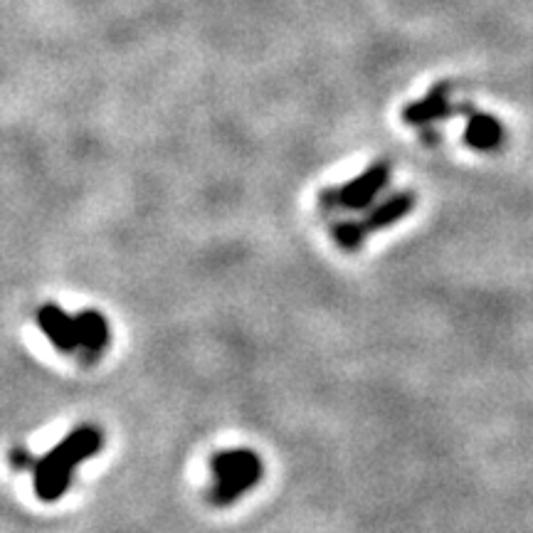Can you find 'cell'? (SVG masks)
I'll list each match as a JSON object with an SVG mask.
<instances>
[{"mask_svg": "<svg viewBox=\"0 0 533 533\" xmlns=\"http://www.w3.org/2000/svg\"><path fill=\"white\" fill-rule=\"evenodd\" d=\"M334 235H336V242L343 247V250H358L363 242V235H366V228H363V223H339L334 228Z\"/></svg>", "mask_w": 533, "mask_h": 533, "instance_id": "8", "label": "cell"}, {"mask_svg": "<svg viewBox=\"0 0 533 533\" xmlns=\"http://www.w3.org/2000/svg\"><path fill=\"white\" fill-rule=\"evenodd\" d=\"M385 181H388V166L378 163V166L368 168L363 176H358L356 181H351L348 186L339 188V191L324 193V203L341 205V208L348 210H361L376 198V193L385 186Z\"/></svg>", "mask_w": 533, "mask_h": 533, "instance_id": "3", "label": "cell"}, {"mask_svg": "<svg viewBox=\"0 0 533 533\" xmlns=\"http://www.w3.org/2000/svg\"><path fill=\"white\" fill-rule=\"evenodd\" d=\"M467 141L474 146V149L489 151L494 146H499L501 141V126L496 124L489 116H474L472 126L467 131Z\"/></svg>", "mask_w": 533, "mask_h": 533, "instance_id": "7", "label": "cell"}, {"mask_svg": "<svg viewBox=\"0 0 533 533\" xmlns=\"http://www.w3.org/2000/svg\"><path fill=\"white\" fill-rule=\"evenodd\" d=\"M104 447L102 430L92 425H82L72 430L60 445L52 447L45 457L35 464V494L42 501L62 499L72 482V469L84 459L97 455Z\"/></svg>", "mask_w": 533, "mask_h": 533, "instance_id": "1", "label": "cell"}, {"mask_svg": "<svg viewBox=\"0 0 533 533\" xmlns=\"http://www.w3.org/2000/svg\"><path fill=\"white\" fill-rule=\"evenodd\" d=\"M38 326L42 334L52 341V346L60 348V351H77L79 348V334H77V319L70 316L67 311H62L60 306L45 304L38 309Z\"/></svg>", "mask_w": 533, "mask_h": 533, "instance_id": "4", "label": "cell"}, {"mask_svg": "<svg viewBox=\"0 0 533 533\" xmlns=\"http://www.w3.org/2000/svg\"><path fill=\"white\" fill-rule=\"evenodd\" d=\"M77 319V334H79V348L89 356H99L104 348L109 346V324L99 311L84 309L75 316Z\"/></svg>", "mask_w": 533, "mask_h": 533, "instance_id": "5", "label": "cell"}, {"mask_svg": "<svg viewBox=\"0 0 533 533\" xmlns=\"http://www.w3.org/2000/svg\"><path fill=\"white\" fill-rule=\"evenodd\" d=\"M210 472L215 479L210 499L218 506H228L260 482L262 459L252 450H223L210 459Z\"/></svg>", "mask_w": 533, "mask_h": 533, "instance_id": "2", "label": "cell"}, {"mask_svg": "<svg viewBox=\"0 0 533 533\" xmlns=\"http://www.w3.org/2000/svg\"><path fill=\"white\" fill-rule=\"evenodd\" d=\"M413 205H415V198L410 193L395 195V198L385 200L383 205H378V208L373 210L371 215H368V220H366V223H363V228H366V232L368 230H383V228H388V225L398 223V220L403 218V215L408 213L410 208H413Z\"/></svg>", "mask_w": 533, "mask_h": 533, "instance_id": "6", "label": "cell"}, {"mask_svg": "<svg viewBox=\"0 0 533 533\" xmlns=\"http://www.w3.org/2000/svg\"><path fill=\"white\" fill-rule=\"evenodd\" d=\"M13 464L25 467V464H28V452H13Z\"/></svg>", "mask_w": 533, "mask_h": 533, "instance_id": "9", "label": "cell"}]
</instances>
